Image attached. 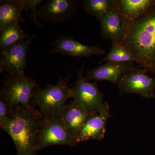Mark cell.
Segmentation results:
<instances>
[{
    "label": "cell",
    "instance_id": "cell-18",
    "mask_svg": "<svg viewBox=\"0 0 155 155\" xmlns=\"http://www.w3.org/2000/svg\"><path fill=\"white\" fill-rule=\"evenodd\" d=\"M0 31L1 50L31 36L22 30L19 25V22L10 24Z\"/></svg>",
    "mask_w": 155,
    "mask_h": 155
},
{
    "label": "cell",
    "instance_id": "cell-13",
    "mask_svg": "<svg viewBox=\"0 0 155 155\" xmlns=\"http://www.w3.org/2000/svg\"><path fill=\"white\" fill-rule=\"evenodd\" d=\"M98 114L87 110L72 101L66 105L61 117L68 132L76 139L84 124Z\"/></svg>",
    "mask_w": 155,
    "mask_h": 155
},
{
    "label": "cell",
    "instance_id": "cell-15",
    "mask_svg": "<svg viewBox=\"0 0 155 155\" xmlns=\"http://www.w3.org/2000/svg\"><path fill=\"white\" fill-rule=\"evenodd\" d=\"M115 10L132 22L155 6V0H114Z\"/></svg>",
    "mask_w": 155,
    "mask_h": 155
},
{
    "label": "cell",
    "instance_id": "cell-6",
    "mask_svg": "<svg viewBox=\"0 0 155 155\" xmlns=\"http://www.w3.org/2000/svg\"><path fill=\"white\" fill-rule=\"evenodd\" d=\"M77 143L76 138L67 130L61 116L42 118L37 135V150L51 145L74 146Z\"/></svg>",
    "mask_w": 155,
    "mask_h": 155
},
{
    "label": "cell",
    "instance_id": "cell-1",
    "mask_svg": "<svg viewBox=\"0 0 155 155\" xmlns=\"http://www.w3.org/2000/svg\"><path fill=\"white\" fill-rule=\"evenodd\" d=\"M42 118L34 106H10L8 120L0 127L12 138L18 155H35L37 135Z\"/></svg>",
    "mask_w": 155,
    "mask_h": 155
},
{
    "label": "cell",
    "instance_id": "cell-11",
    "mask_svg": "<svg viewBox=\"0 0 155 155\" xmlns=\"http://www.w3.org/2000/svg\"><path fill=\"white\" fill-rule=\"evenodd\" d=\"M134 62H118L108 61L101 66L87 71L84 78L87 81L91 80L106 81L117 84L120 76L136 68Z\"/></svg>",
    "mask_w": 155,
    "mask_h": 155
},
{
    "label": "cell",
    "instance_id": "cell-5",
    "mask_svg": "<svg viewBox=\"0 0 155 155\" xmlns=\"http://www.w3.org/2000/svg\"><path fill=\"white\" fill-rule=\"evenodd\" d=\"M84 63L80 70L77 72L78 79L73 87L70 88L73 101L87 110L100 114L109 108L104 101V94L97 87V82H89L85 80L83 75Z\"/></svg>",
    "mask_w": 155,
    "mask_h": 155
},
{
    "label": "cell",
    "instance_id": "cell-10",
    "mask_svg": "<svg viewBox=\"0 0 155 155\" xmlns=\"http://www.w3.org/2000/svg\"><path fill=\"white\" fill-rule=\"evenodd\" d=\"M51 44L53 49L50 54L60 53L64 55L89 58L91 56L104 54L105 51L98 45L87 46L82 44L72 38L69 35L62 34L54 40Z\"/></svg>",
    "mask_w": 155,
    "mask_h": 155
},
{
    "label": "cell",
    "instance_id": "cell-20",
    "mask_svg": "<svg viewBox=\"0 0 155 155\" xmlns=\"http://www.w3.org/2000/svg\"><path fill=\"white\" fill-rule=\"evenodd\" d=\"M42 0H24V9L25 11H31L29 17L31 18L33 23H35L38 27H41L37 20V11L39 7L41 5Z\"/></svg>",
    "mask_w": 155,
    "mask_h": 155
},
{
    "label": "cell",
    "instance_id": "cell-8",
    "mask_svg": "<svg viewBox=\"0 0 155 155\" xmlns=\"http://www.w3.org/2000/svg\"><path fill=\"white\" fill-rule=\"evenodd\" d=\"M35 36L22 40L1 50L0 72L8 74H24L27 65V52Z\"/></svg>",
    "mask_w": 155,
    "mask_h": 155
},
{
    "label": "cell",
    "instance_id": "cell-21",
    "mask_svg": "<svg viewBox=\"0 0 155 155\" xmlns=\"http://www.w3.org/2000/svg\"><path fill=\"white\" fill-rule=\"evenodd\" d=\"M9 115L10 106L2 100L0 99V125L8 120Z\"/></svg>",
    "mask_w": 155,
    "mask_h": 155
},
{
    "label": "cell",
    "instance_id": "cell-16",
    "mask_svg": "<svg viewBox=\"0 0 155 155\" xmlns=\"http://www.w3.org/2000/svg\"><path fill=\"white\" fill-rule=\"evenodd\" d=\"M24 0H4L0 2V31L15 22H23L21 12Z\"/></svg>",
    "mask_w": 155,
    "mask_h": 155
},
{
    "label": "cell",
    "instance_id": "cell-19",
    "mask_svg": "<svg viewBox=\"0 0 155 155\" xmlns=\"http://www.w3.org/2000/svg\"><path fill=\"white\" fill-rule=\"evenodd\" d=\"M106 61L118 63L136 62L135 58L132 54L122 41L112 42L110 51L99 63L102 64Z\"/></svg>",
    "mask_w": 155,
    "mask_h": 155
},
{
    "label": "cell",
    "instance_id": "cell-14",
    "mask_svg": "<svg viewBox=\"0 0 155 155\" xmlns=\"http://www.w3.org/2000/svg\"><path fill=\"white\" fill-rule=\"evenodd\" d=\"M110 108L90 118L81 130L76 137L78 143L87 140H101L104 138L106 126L110 118Z\"/></svg>",
    "mask_w": 155,
    "mask_h": 155
},
{
    "label": "cell",
    "instance_id": "cell-4",
    "mask_svg": "<svg viewBox=\"0 0 155 155\" xmlns=\"http://www.w3.org/2000/svg\"><path fill=\"white\" fill-rule=\"evenodd\" d=\"M0 91V99L9 106L32 105L33 91L39 85L34 78L24 74H6Z\"/></svg>",
    "mask_w": 155,
    "mask_h": 155
},
{
    "label": "cell",
    "instance_id": "cell-7",
    "mask_svg": "<svg viewBox=\"0 0 155 155\" xmlns=\"http://www.w3.org/2000/svg\"><path fill=\"white\" fill-rule=\"evenodd\" d=\"M147 72V69L139 65L122 74L117 84L120 94H135L147 99L155 98V78L150 77Z\"/></svg>",
    "mask_w": 155,
    "mask_h": 155
},
{
    "label": "cell",
    "instance_id": "cell-2",
    "mask_svg": "<svg viewBox=\"0 0 155 155\" xmlns=\"http://www.w3.org/2000/svg\"><path fill=\"white\" fill-rule=\"evenodd\" d=\"M122 42L139 66L155 73V6L131 22Z\"/></svg>",
    "mask_w": 155,
    "mask_h": 155
},
{
    "label": "cell",
    "instance_id": "cell-12",
    "mask_svg": "<svg viewBox=\"0 0 155 155\" xmlns=\"http://www.w3.org/2000/svg\"><path fill=\"white\" fill-rule=\"evenodd\" d=\"M131 22L116 10L112 11L100 22L102 37L112 42L122 41Z\"/></svg>",
    "mask_w": 155,
    "mask_h": 155
},
{
    "label": "cell",
    "instance_id": "cell-17",
    "mask_svg": "<svg viewBox=\"0 0 155 155\" xmlns=\"http://www.w3.org/2000/svg\"><path fill=\"white\" fill-rule=\"evenodd\" d=\"M84 9L100 22L110 12L115 11L114 0H84Z\"/></svg>",
    "mask_w": 155,
    "mask_h": 155
},
{
    "label": "cell",
    "instance_id": "cell-3",
    "mask_svg": "<svg viewBox=\"0 0 155 155\" xmlns=\"http://www.w3.org/2000/svg\"><path fill=\"white\" fill-rule=\"evenodd\" d=\"M58 83L49 84L41 89L40 85L35 89L32 98V105L37 109L43 118L61 116L69 98H72L68 84L71 75L70 71L65 78L60 74Z\"/></svg>",
    "mask_w": 155,
    "mask_h": 155
},
{
    "label": "cell",
    "instance_id": "cell-9",
    "mask_svg": "<svg viewBox=\"0 0 155 155\" xmlns=\"http://www.w3.org/2000/svg\"><path fill=\"white\" fill-rule=\"evenodd\" d=\"M79 6L75 0H49L39 7L37 18L53 24L62 23L71 19Z\"/></svg>",
    "mask_w": 155,
    "mask_h": 155
}]
</instances>
